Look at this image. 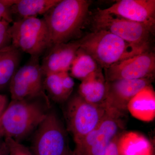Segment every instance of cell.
<instances>
[{
    "mask_svg": "<svg viewBox=\"0 0 155 155\" xmlns=\"http://www.w3.org/2000/svg\"><path fill=\"white\" fill-rule=\"evenodd\" d=\"M91 3L89 0H60L43 15L49 33L50 48L81 38L91 15Z\"/></svg>",
    "mask_w": 155,
    "mask_h": 155,
    "instance_id": "cell-1",
    "label": "cell"
},
{
    "mask_svg": "<svg viewBox=\"0 0 155 155\" xmlns=\"http://www.w3.org/2000/svg\"><path fill=\"white\" fill-rule=\"evenodd\" d=\"M38 99L12 100L0 116V137L21 143L35 130L48 113Z\"/></svg>",
    "mask_w": 155,
    "mask_h": 155,
    "instance_id": "cell-2",
    "label": "cell"
},
{
    "mask_svg": "<svg viewBox=\"0 0 155 155\" xmlns=\"http://www.w3.org/2000/svg\"><path fill=\"white\" fill-rule=\"evenodd\" d=\"M80 48L96 61L102 69L149 51L129 43L106 30L93 31L80 38Z\"/></svg>",
    "mask_w": 155,
    "mask_h": 155,
    "instance_id": "cell-3",
    "label": "cell"
},
{
    "mask_svg": "<svg viewBox=\"0 0 155 155\" xmlns=\"http://www.w3.org/2000/svg\"><path fill=\"white\" fill-rule=\"evenodd\" d=\"M126 114L108 108L99 125L80 139L74 140L75 155H104L111 141L124 132Z\"/></svg>",
    "mask_w": 155,
    "mask_h": 155,
    "instance_id": "cell-4",
    "label": "cell"
},
{
    "mask_svg": "<svg viewBox=\"0 0 155 155\" xmlns=\"http://www.w3.org/2000/svg\"><path fill=\"white\" fill-rule=\"evenodd\" d=\"M11 45L31 57L39 58L50 48V35L43 18L29 17L11 25Z\"/></svg>",
    "mask_w": 155,
    "mask_h": 155,
    "instance_id": "cell-5",
    "label": "cell"
},
{
    "mask_svg": "<svg viewBox=\"0 0 155 155\" xmlns=\"http://www.w3.org/2000/svg\"><path fill=\"white\" fill-rule=\"evenodd\" d=\"M91 19L93 31H107L129 43L150 50L155 30L147 25L107 14L100 9L92 15Z\"/></svg>",
    "mask_w": 155,
    "mask_h": 155,
    "instance_id": "cell-6",
    "label": "cell"
},
{
    "mask_svg": "<svg viewBox=\"0 0 155 155\" xmlns=\"http://www.w3.org/2000/svg\"><path fill=\"white\" fill-rule=\"evenodd\" d=\"M66 102L64 114L67 130L74 140L94 130L102 120L108 108L106 106L87 102L78 94L70 97Z\"/></svg>",
    "mask_w": 155,
    "mask_h": 155,
    "instance_id": "cell-7",
    "label": "cell"
},
{
    "mask_svg": "<svg viewBox=\"0 0 155 155\" xmlns=\"http://www.w3.org/2000/svg\"><path fill=\"white\" fill-rule=\"evenodd\" d=\"M54 111L48 112L35 132L30 150L34 155H65L69 151L67 130Z\"/></svg>",
    "mask_w": 155,
    "mask_h": 155,
    "instance_id": "cell-8",
    "label": "cell"
},
{
    "mask_svg": "<svg viewBox=\"0 0 155 155\" xmlns=\"http://www.w3.org/2000/svg\"><path fill=\"white\" fill-rule=\"evenodd\" d=\"M39 58L31 57L26 64L17 69L9 84L11 99L14 101L42 99L51 107L43 85Z\"/></svg>",
    "mask_w": 155,
    "mask_h": 155,
    "instance_id": "cell-9",
    "label": "cell"
},
{
    "mask_svg": "<svg viewBox=\"0 0 155 155\" xmlns=\"http://www.w3.org/2000/svg\"><path fill=\"white\" fill-rule=\"evenodd\" d=\"M106 81L154 78L155 54L146 51L120 61L105 69Z\"/></svg>",
    "mask_w": 155,
    "mask_h": 155,
    "instance_id": "cell-10",
    "label": "cell"
},
{
    "mask_svg": "<svg viewBox=\"0 0 155 155\" xmlns=\"http://www.w3.org/2000/svg\"><path fill=\"white\" fill-rule=\"evenodd\" d=\"M154 78L136 79H119L107 81L106 105L122 114H127L128 103L146 87L152 84Z\"/></svg>",
    "mask_w": 155,
    "mask_h": 155,
    "instance_id": "cell-11",
    "label": "cell"
},
{
    "mask_svg": "<svg viewBox=\"0 0 155 155\" xmlns=\"http://www.w3.org/2000/svg\"><path fill=\"white\" fill-rule=\"evenodd\" d=\"M102 11L143 23L155 30V0H119Z\"/></svg>",
    "mask_w": 155,
    "mask_h": 155,
    "instance_id": "cell-12",
    "label": "cell"
},
{
    "mask_svg": "<svg viewBox=\"0 0 155 155\" xmlns=\"http://www.w3.org/2000/svg\"><path fill=\"white\" fill-rule=\"evenodd\" d=\"M80 46L79 39L54 45L50 48L41 64L43 75L69 72Z\"/></svg>",
    "mask_w": 155,
    "mask_h": 155,
    "instance_id": "cell-13",
    "label": "cell"
},
{
    "mask_svg": "<svg viewBox=\"0 0 155 155\" xmlns=\"http://www.w3.org/2000/svg\"><path fill=\"white\" fill-rule=\"evenodd\" d=\"M78 94L90 104L106 106L107 81L101 67L81 81Z\"/></svg>",
    "mask_w": 155,
    "mask_h": 155,
    "instance_id": "cell-14",
    "label": "cell"
},
{
    "mask_svg": "<svg viewBox=\"0 0 155 155\" xmlns=\"http://www.w3.org/2000/svg\"><path fill=\"white\" fill-rule=\"evenodd\" d=\"M127 110L133 117L150 122L155 117V92L152 84L139 92L127 105Z\"/></svg>",
    "mask_w": 155,
    "mask_h": 155,
    "instance_id": "cell-15",
    "label": "cell"
},
{
    "mask_svg": "<svg viewBox=\"0 0 155 155\" xmlns=\"http://www.w3.org/2000/svg\"><path fill=\"white\" fill-rule=\"evenodd\" d=\"M120 155H151L150 140L141 134L129 131L122 133L118 141Z\"/></svg>",
    "mask_w": 155,
    "mask_h": 155,
    "instance_id": "cell-16",
    "label": "cell"
},
{
    "mask_svg": "<svg viewBox=\"0 0 155 155\" xmlns=\"http://www.w3.org/2000/svg\"><path fill=\"white\" fill-rule=\"evenodd\" d=\"M60 0H17L11 7L12 17L19 19L44 15Z\"/></svg>",
    "mask_w": 155,
    "mask_h": 155,
    "instance_id": "cell-17",
    "label": "cell"
},
{
    "mask_svg": "<svg viewBox=\"0 0 155 155\" xmlns=\"http://www.w3.org/2000/svg\"><path fill=\"white\" fill-rule=\"evenodd\" d=\"M21 52L11 45L6 48L0 55V90L9 84L18 69Z\"/></svg>",
    "mask_w": 155,
    "mask_h": 155,
    "instance_id": "cell-18",
    "label": "cell"
},
{
    "mask_svg": "<svg viewBox=\"0 0 155 155\" xmlns=\"http://www.w3.org/2000/svg\"><path fill=\"white\" fill-rule=\"evenodd\" d=\"M99 68L94 59L80 48L71 65L69 75L82 81Z\"/></svg>",
    "mask_w": 155,
    "mask_h": 155,
    "instance_id": "cell-19",
    "label": "cell"
},
{
    "mask_svg": "<svg viewBox=\"0 0 155 155\" xmlns=\"http://www.w3.org/2000/svg\"><path fill=\"white\" fill-rule=\"evenodd\" d=\"M43 85L49 98L57 103L66 102L70 96L64 90L59 73H53L45 75Z\"/></svg>",
    "mask_w": 155,
    "mask_h": 155,
    "instance_id": "cell-20",
    "label": "cell"
},
{
    "mask_svg": "<svg viewBox=\"0 0 155 155\" xmlns=\"http://www.w3.org/2000/svg\"><path fill=\"white\" fill-rule=\"evenodd\" d=\"M9 150V155H34L30 149L10 138H5Z\"/></svg>",
    "mask_w": 155,
    "mask_h": 155,
    "instance_id": "cell-21",
    "label": "cell"
},
{
    "mask_svg": "<svg viewBox=\"0 0 155 155\" xmlns=\"http://www.w3.org/2000/svg\"><path fill=\"white\" fill-rule=\"evenodd\" d=\"M11 23L0 21V50L11 45Z\"/></svg>",
    "mask_w": 155,
    "mask_h": 155,
    "instance_id": "cell-22",
    "label": "cell"
},
{
    "mask_svg": "<svg viewBox=\"0 0 155 155\" xmlns=\"http://www.w3.org/2000/svg\"><path fill=\"white\" fill-rule=\"evenodd\" d=\"M17 0H0V21L5 20L12 23L14 22L11 14V7Z\"/></svg>",
    "mask_w": 155,
    "mask_h": 155,
    "instance_id": "cell-23",
    "label": "cell"
},
{
    "mask_svg": "<svg viewBox=\"0 0 155 155\" xmlns=\"http://www.w3.org/2000/svg\"><path fill=\"white\" fill-rule=\"evenodd\" d=\"M59 73L65 91L69 96H71L75 85V82L73 78L70 76L68 72L65 71Z\"/></svg>",
    "mask_w": 155,
    "mask_h": 155,
    "instance_id": "cell-24",
    "label": "cell"
},
{
    "mask_svg": "<svg viewBox=\"0 0 155 155\" xmlns=\"http://www.w3.org/2000/svg\"><path fill=\"white\" fill-rule=\"evenodd\" d=\"M120 135L116 137L111 141L104 155H120L118 147V141Z\"/></svg>",
    "mask_w": 155,
    "mask_h": 155,
    "instance_id": "cell-25",
    "label": "cell"
},
{
    "mask_svg": "<svg viewBox=\"0 0 155 155\" xmlns=\"http://www.w3.org/2000/svg\"><path fill=\"white\" fill-rule=\"evenodd\" d=\"M0 155H9V150L5 139L0 137Z\"/></svg>",
    "mask_w": 155,
    "mask_h": 155,
    "instance_id": "cell-26",
    "label": "cell"
},
{
    "mask_svg": "<svg viewBox=\"0 0 155 155\" xmlns=\"http://www.w3.org/2000/svg\"><path fill=\"white\" fill-rule=\"evenodd\" d=\"M8 99L5 95H3L0 97V116L7 107Z\"/></svg>",
    "mask_w": 155,
    "mask_h": 155,
    "instance_id": "cell-27",
    "label": "cell"
},
{
    "mask_svg": "<svg viewBox=\"0 0 155 155\" xmlns=\"http://www.w3.org/2000/svg\"><path fill=\"white\" fill-rule=\"evenodd\" d=\"M65 155H75L73 153V152L72 151L69 150V151L68 152V153H67Z\"/></svg>",
    "mask_w": 155,
    "mask_h": 155,
    "instance_id": "cell-28",
    "label": "cell"
},
{
    "mask_svg": "<svg viewBox=\"0 0 155 155\" xmlns=\"http://www.w3.org/2000/svg\"><path fill=\"white\" fill-rule=\"evenodd\" d=\"M7 48H5L3 49L2 50H0V55H1V54H2V53L3 52H4V51H5V49Z\"/></svg>",
    "mask_w": 155,
    "mask_h": 155,
    "instance_id": "cell-29",
    "label": "cell"
},
{
    "mask_svg": "<svg viewBox=\"0 0 155 155\" xmlns=\"http://www.w3.org/2000/svg\"><path fill=\"white\" fill-rule=\"evenodd\" d=\"M3 95V94H0V97H2V96Z\"/></svg>",
    "mask_w": 155,
    "mask_h": 155,
    "instance_id": "cell-30",
    "label": "cell"
}]
</instances>
